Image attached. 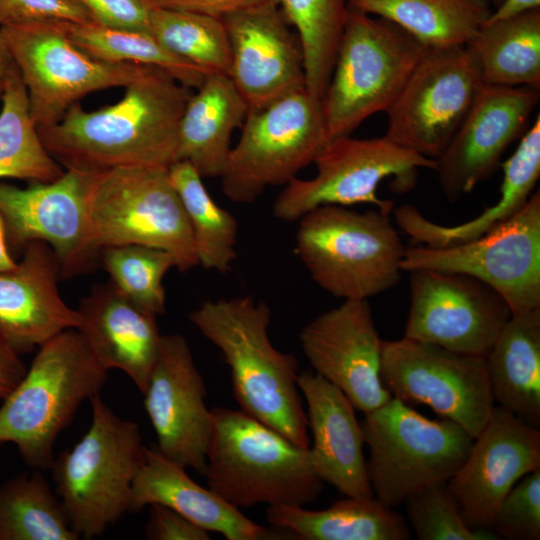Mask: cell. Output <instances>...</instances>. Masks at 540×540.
Masks as SVG:
<instances>
[{"label": "cell", "instance_id": "2e32d148", "mask_svg": "<svg viewBox=\"0 0 540 540\" xmlns=\"http://www.w3.org/2000/svg\"><path fill=\"white\" fill-rule=\"evenodd\" d=\"M409 273L410 306L404 337L486 357L512 316L502 296L462 273L433 269Z\"/></svg>", "mask_w": 540, "mask_h": 540}, {"label": "cell", "instance_id": "484cf974", "mask_svg": "<svg viewBox=\"0 0 540 540\" xmlns=\"http://www.w3.org/2000/svg\"><path fill=\"white\" fill-rule=\"evenodd\" d=\"M185 469L165 457L156 445L145 447L143 462L132 483L130 512L161 504L228 540L290 539L279 529L252 521L211 489L194 482Z\"/></svg>", "mask_w": 540, "mask_h": 540}, {"label": "cell", "instance_id": "f6af8a7d", "mask_svg": "<svg viewBox=\"0 0 540 540\" xmlns=\"http://www.w3.org/2000/svg\"><path fill=\"white\" fill-rule=\"evenodd\" d=\"M270 0H150L153 7L183 10L219 19Z\"/></svg>", "mask_w": 540, "mask_h": 540}, {"label": "cell", "instance_id": "e575fe53", "mask_svg": "<svg viewBox=\"0 0 540 540\" xmlns=\"http://www.w3.org/2000/svg\"><path fill=\"white\" fill-rule=\"evenodd\" d=\"M60 499L42 470L0 485V540H77Z\"/></svg>", "mask_w": 540, "mask_h": 540}, {"label": "cell", "instance_id": "60d3db41", "mask_svg": "<svg viewBox=\"0 0 540 540\" xmlns=\"http://www.w3.org/2000/svg\"><path fill=\"white\" fill-rule=\"evenodd\" d=\"M491 530L510 540L540 539V467L511 488L499 506Z\"/></svg>", "mask_w": 540, "mask_h": 540}, {"label": "cell", "instance_id": "ee69618b", "mask_svg": "<svg viewBox=\"0 0 540 540\" xmlns=\"http://www.w3.org/2000/svg\"><path fill=\"white\" fill-rule=\"evenodd\" d=\"M145 535L151 540H209V532L180 513L161 504H151Z\"/></svg>", "mask_w": 540, "mask_h": 540}, {"label": "cell", "instance_id": "d590c367", "mask_svg": "<svg viewBox=\"0 0 540 540\" xmlns=\"http://www.w3.org/2000/svg\"><path fill=\"white\" fill-rule=\"evenodd\" d=\"M299 37L306 90L321 102L348 15V0H275Z\"/></svg>", "mask_w": 540, "mask_h": 540}, {"label": "cell", "instance_id": "ffe728a7", "mask_svg": "<svg viewBox=\"0 0 540 540\" xmlns=\"http://www.w3.org/2000/svg\"><path fill=\"white\" fill-rule=\"evenodd\" d=\"M314 372L339 388L355 409L371 412L392 395L381 379L383 340L367 300H344L307 323L299 334Z\"/></svg>", "mask_w": 540, "mask_h": 540}, {"label": "cell", "instance_id": "681fc988", "mask_svg": "<svg viewBox=\"0 0 540 540\" xmlns=\"http://www.w3.org/2000/svg\"><path fill=\"white\" fill-rule=\"evenodd\" d=\"M13 64L14 61L0 27V81L4 79Z\"/></svg>", "mask_w": 540, "mask_h": 540}, {"label": "cell", "instance_id": "f907efd6", "mask_svg": "<svg viewBox=\"0 0 540 540\" xmlns=\"http://www.w3.org/2000/svg\"><path fill=\"white\" fill-rule=\"evenodd\" d=\"M492 4H494L496 7H498L502 2L503 0H490Z\"/></svg>", "mask_w": 540, "mask_h": 540}, {"label": "cell", "instance_id": "74e56055", "mask_svg": "<svg viewBox=\"0 0 540 540\" xmlns=\"http://www.w3.org/2000/svg\"><path fill=\"white\" fill-rule=\"evenodd\" d=\"M152 35L170 52L207 74H229L230 42L222 19L154 7L150 17Z\"/></svg>", "mask_w": 540, "mask_h": 540}, {"label": "cell", "instance_id": "e0dca14e", "mask_svg": "<svg viewBox=\"0 0 540 540\" xmlns=\"http://www.w3.org/2000/svg\"><path fill=\"white\" fill-rule=\"evenodd\" d=\"M94 173L66 169L52 182L27 188L0 183V216L8 246L48 244L58 258L61 278L91 270L100 254L91 243L88 225Z\"/></svg>", "mask_w": 540, "mask_h": 540}, {"label": "cell", "instance_id": "4dcf8cb0", "mask_svg": "<svg viewBox=\"0 0 540 540\" xmlns=\"http://www.w3.org/2000/svg\"><path fill=\"white\" fill-rule=\"evenodd\" d=\"M465 47L485 85L540 88V7L484 22Z\"/></svg>", "mask_w": 540, "mask_h": 540}, {"label": "cell", "instance_id": "7c38bea8", "mask_svg": "<svg viewBox=\"0 0 540 540\" xmlns=\"http://www.w3.org/2000/svg\"><path fill=\"white\" fill-rule=\"evenodd\" d=\"M68 23L43 21L1 27L25 84L38 131L56 124L83 96L126 87L150 68L91 56L69 38Z\"/></svg>", "mask_w": 540, "mask_h": 540}, {"label": "cell", "instance_id": "b9f144b4", "mask_svg": "<svg viewBox=\"0 0 540 540\" xmlns=\"http://www.w3.org/2000/svg\"><path fill=\"white\" fill-rule=\"evenodd\" d=\"M43 21L85 24L94 20L79 0H0V27Z\"/></svg>", "mask_w": 540, "mask_h": 540}, {"label": "cell", "instance_id": "cb8c5ba5", "mask_svg": "<svg viewBox=\"0 0 540 540\" xmlns=\"http://www.w3.org/2000/svg\"><path fill=\"white\" fill-rule=\"evenodd\" d=\"M77 311L76 329L98 363L106 371L125 372L144 394L162 336L157 316L134 304L111 281L94 285Z\"/></svg>", "mask_w": 540, "mask_h": 540}, {"label": "cell", "instance_id": "6da1fadb", "mask_svg": "<svg viewBox=\"0 0 540 540\" xmlns=\"http://www.w3.org/2000/svg\"><path fill=\"white\" fill-rule=\"evenodd\" d=\"M115 104L86 111L77 102L39 130L48 152L66 169L169 168L178 161V131L193 94L164 70L150 67Z\"/></svg>", "mask_w": 540, "mask_h": 540}, {"label": "cell", "instance_id": "7402d4cb", "mask_svg": "<svg viewBox=\"0 0 540 540\" xmlns=\"http://www.w3.org/2000/svg\"><path fill=\"white\" fill-rule=\"evenodd\" d=\"M230 42L228 76L249 111L306 89L304 57L275 0L222 19Z\"/></svg>", "mask_w": 540, "mask_h": 540}, {"label": "cell", "instance_id": "52a82bcc", "mask_svg": "<svg viewBox=\"0 0 540 540\" xmlns=\"http://www.w3.org/2000/svg\"><path fill=\"white\" fill-rule=\"evenodd\" d=\"M429 49L393 22L349 6L321 100L328 139L350 136L367 118L386 112Z\"/></svg>", "mask_w": 540, "mask_h": 540}, {"label": "cell", "instance_id": "d6a6232c", "mask_svg": "<svg viewBox=\"0 0 540 540\" xmlns=\"http://www.w3.org/2000/svg\"><path fill=\"white\" fill-rule=\"evenodd\" d=\"M0 111V179L48 183L63 173L62 165L45 148L32 119L20 72L12 65L3 79Z\"/></svg>", "mask_w": 540, "mask_h": 540}, {"label": "cell", "instance_id": "f35d334b", "mask_svg": "<svg viewBox=\"0 0 540 540\" xmlns=\"http://www.w3.org/2000/svg\"><path fill=\"white\" fill-rule=\"evenodd\" d=\"M100 252L110 281L123 295L155 316L165 313L163 278L176 267L170 253L139 244L109 246Z\"/></svg>", "mask_w": 540, "mask_h": 540}, {"label": "cell", "instance_id": "d4e9b609", "mask_svg": "<svg viewBox=\"0 0 540 540\" xmlns=\"http://www.w3.org/2000/svg\"><path fill=\"white\" fill-rule=\"evenodd\" d=\"M313 437L309 447L319 477L346 497H374L363 455L364 436L355 408L335 385L315 372L298 374Z\"/></svg>", "mask_w": 540, "mask_h": 540}, {"label": "cell", "instance_id": "4316f807", "mask_svg": "<svg viewBox=\"0 0 540 540\" xmlns=\"http://www.w3.org/2000/svg\"><path fill=\"white\" fill-rule=\"evenodd\" d=\"M504 176L497 202L473 219L456 225L428 220L414 206L404 204L394 210L396 224L415 245L448 247L475 239L516 215L528 202L540 176V115L521 137L504 163Z\"/></svg>", "mask_w": 540, "mask_h": 540}, {"label": "cell", "instance_id": "836d02e7", "mask_svg": "<svg viewBox=\"0 0 540 540\" xmlns=\"http://www.w3.org/2000/svg\"><path fill=\"white\" fill-rule=\"evenodd\" d=\"M168 172L190 223L198 264L219 273L230 271L237 258V220L212 199L189 162L176 161Z\"/></svg>", "mask_w": 540, "mask_h": 540}, {"label": "cell", "instance_id": "9a60e30c", "mask_svg": "<svg viewBox=\"0 0 540 540\" xmlns=\"http://www.w3.org/2000/svg\"><path fill=\"white\" fill-rule=\"evenodd\" d=\"M484 86L465 46L430 48L386 111L385 137L436 160Z\"/></svg>", "mask_w": 540, "mask_h": 540}, {"label": "cell", "instance_id": "8fae6325", "mask_svg": "<svg viewBox=\"0 0 540 540\" xmlns=\"http://www.w3.org/2000/svg\"><path fill=\"white\" fill-rule=\"evenodd\" d=\"M313 163L314 177L294 178L277 196L273 204L277 219L298 221L323 205L372 204L390 214L394 203L379 197V185L393 177L396 190L407 191L414 185L419 169L436 168V160L405 149L385 136L357 139L350 135L329 140Z\"/></svg>", "mask_w": 540, "mask_h": 540}, {"label": "cell", "instance_id": "83f0119b", "mask_svg": "<svg viewBox=\"0 0 540 540\" xmlns=\"http://www.w3.org/2000/svg\"><path fill=\"white\" fill-rule=\"evenodd\" d=\"M248 111L228 75L208 74L181 117L178 161L189 162L202 178L220 177L232 148V134Z\"/></svg>", "mask_w": 540, "mask_h": 540}, {"label": "cell", "instance_id": "7dc6e473", "mask_svg": "<svg viewBox=\"0 0 540 540\" xmlns=\"http://www.w3.org/2000/svg\"><path fill=\"white\" fill-rule=\"evenodd\" d=\"M538 7H540V0H503L486 21L503 19Z\"/></svg>", "mask_w": 540, "mask_h": 540}, {"label": "cell", "instance_id": "f1b7e54d", "mask_svg": "<svg viewBox=\"0 0 540 540\" xmlns=\"http://www.w3.org/2000/svg\"><path fill=\"white\" fill-rule=\"evenodd\" d=\"M498 406L540 426V308L512 314L485 357Z\"/></svg>", "mask_w": 540, "mask_h": 540}, {"label": "cell", "instance_id": "816d5d0a", "mask_svg": "<svg viewBox=\"0 0 540 540\" xmlns=\"http://www.w3.org/2000/svg\"><path fill=\"white\" fill-rule=\"evenodd\" d=\"M2 91H3V80L0 81V97H1Z\"/></svg>", "mask_w": 540, "mask_h": 540}, {"label": "cell", "instance_id": "d6986e66", "mask_svg": "<svg viewBox=\"0 0 540 540\" xmlns=\"http://www.w3.org/2000/svg\"><path fill=\"white\" fill-rule=\"evenodd\" d=\"M531 86L485 85L452 140L436 159L439 185L449 201L470 193L501 166L506 149L526 132L539 102Z\"/></svg>", "mask_w": 540, "mask_h": 540}, {"label": "cell", "instance_id": "8d00e7d4", "mask_svg": "<svg viewBox=\"0 0 540 540\" xmlns=\"http://www.w3.org/2000/svg\"><path fill=\"white\" fill-rule=\"evenodd\" d=\"M68 35L76 46L95 58L158 68L191 89H198L208 75L170 52L151 32L111 29L92 21L69 22Z\"/></svg>", "mask_w": 540, "mask_h": 540}, {"label": "cell", "instance_id": "7bdbcfd3", "mask_svg": "<svg viewBox=\"0 0 540 540\" xmlns=\"http://www.w3.org/2000/svg\"><path fill=\"white\" fill-rule=\"evenodd\" d=\"M93 20L118 30L151 32L150 17L154 8L150 0H79Z\"/></svg>", "mask_w": 540, "mask_h": 540}, {"label": "cell", "instance_id": "3957f363", "mask_svg": "<svg viewBox=\"0 0 540 540\" xmlns=\"http://www.w3.org/2000/svg\"><path fill=\"white\" fill-rule=\"evenodd\" d=\"M208 488L236 508L304 505L323 489L309 448L300 447L246 414L211 408Z\"/></svg>", "mask_w": 540, "mask_h": 540}, {"label": "cell", "instance_id": "ba28073f", "mask_svg": "<svg viewBox=\"0 0 540 540\" xmlns=\"http://www.w3.org/2000/svg\"><path fill=\"white\" fill-rule=\"evenodd\" d=\"M366 470L373 494L396 507L431 485L447 483L466 460L474 437L454 421L431 420L391 397L365 413Z\"/></svg>", "mask_w": 540, "mask_h": 540}, {"label": "cell", "instance_id": "1f68e13d", "mask_svg": "<svg viewBox=\"0 0 540 540\" xmlns=\"http://www.w3.org/2000/svg\"><path fill=\"white\" fill-rule=\"evenodd\" d=\"M490 0H348L398 25L429 48L465 46L492 14Z\"/></svg>", "mask_w": 540, "mask_h": 540}, {"label": "cell", "instance_id": "5b68a950", "mask_svg": "<svg viewBox=\"0 0 540 540\" xmlns=\"http://www.w3.org/2000/svg\"><path fill=\"white\" fill-rule=\"evenodd\" d=\"M298 221L296 254L331 295L367 300L400 281L406 248L389 214L323 205Z\"/></svg>", "mask_w": 540, "mask_h": 540}, {"label": "cell", "instance_id": "7a4b0ae2", "mask_svg": "<svg viewBox=\"0 0 540 540\" xmlns=\"http://www.w3.org/2000/svg\"><path fill=\"white\" fill-rule=\"evenodd\" d=\"M189 320L222 352L240 410L309 448L307 416L297 385L298 360L271 343L269 305L250 296L206 300Z\"/></svg>", "mask_w": 540, "mask_h": 540}, {"label": "cell", "instance_id": "277c9868", "mask_svg": "<svg viewBox=\"0 0 540 540\" xmlns=\"http://www.w3.org/2000/svg\"><path fill=\"white\" fill-rule=\"evenodd\" d=\"M106 380L107 371L76 328L53 336L38 347L24 377L3 400L0 444L14 443L33 469H50L58 435Z\"/></svg>", "mask_w": 540, "mask_h": 540}, {"label": "cell", "instance_id": "603a6c76", "mask_svg": "<svg viewBox=\"0 0 540 540\" xmlns=\"http://www.w3.org/2000/svg\"><path fill=\"white\" fill-rule=\"evenodd\" d=\"M23 248L15 267L0 271V335L18 355L79 324L77 309L69 307L59 293L60 265L55 252L41 241Z\"/></svg>", "mask_w": 540, "mask_h": 540}, {"label": "cell", "instance_id": "f546056e", "mask_svg": "<svg viewBox=\"0 0 540 540\" xmlns=\"http://www.w3.org/2000/svg\"><path fill=\"white\" fill-rule=\"evenodd\" d=\"M273 528L300 540H407L411 533L402 515L375 497H346L323 510L302 505L267 507Z\"/></svg>", "mask_w": 540, "mask_h": 540}, {"label": "cell", "instance_id": "9c48e42d", "mask_svg": "<svg viewBox=\"0 0 540 540\" xmlns=\"http://www.w3.org/2000/svg\"><path fill=\"white\" fill-rule=\"evenodd\" d=\"M168 169L120 167L94 173L88 225L97 251L139 244L167 251L181 272L199 265L190 223Z\"/></svg>", "mask_w": 540, "mask_h": 540}, {"label": "cell", "instance_id": "44dd1931", "mask_svg": "<svg viewBox=\"0 0 540 540\" xmlns=\"http://www.w3.org/2000/svg\"><path fill=\"white\" fill-rule=\"evenodd\" d=\"M539 467V429L497 405L474 438L466 460L446 484L466 525L491 529L511 488Z\"/></svg>", "mask_w": 540, "mask_h": 540}, {"label": "cell", "instance_id": "5bb4252c", "mask_svg": "<svg viewBox=\"0 0 540 540\" xmlns=\"http://www.w3.org/2000/svg\"><path fill=\"white\" fill-rule=\"evenodd\" d=\"M381 379L390 394L405 403L430 407L456 422L474 438L495 406L486 359L454 352L403 336L384 341Z\"/></svg>", "mask_w": 540, "mask_h": 540}, {"label": "cell", "instance_id": "bcb514c9", "mask_svg": "<svg viewBox=\"0 0 540 540\" xmlns=\"http://www.w3.org/2000/svg\"><path fill=\"white\" fill-rule=\"evenodd\" d=\"M26 371L19 355L0 335V401L14 390Z\"/></svg>", "mask_w": 540, "mask_h": 540}, {"label": "cell", "instance_id": "c3c4849f", "mask_svg": "<svg viewBox=\"0 0 540 540\" xmlns=\"http://www.w3.org/2000/svg\"><path fill=\"white\" fill-rule=\"evenodd\" d=\"M8 250L5 227L0 216V271L10 270L16 266Z\"/></svg>", "mask_w": 540, "mask_h": 540}, {"label": "cell", "instance_id": "30bf717a", "mask_svg": "<svg viewBox=\"0 0 540 540\" xmlns=\"http://www.w3.org/2000/svg\"><path fill=\"white\" fill-rule=\"evenodd\" d=\"M220 175L225 196L253 203L267 187L288 184L329 141L321 102L306 89L248 111Z\"/></svg>", "mask_w": 540, "mask_h": 540}, {"label": "cell", "instance_id": "ac0fdd59", "mask_svg": "<svg viewBox=\"0 0 540 540\" xmlns=\"http://www.w3.org/2000/svg\"><path fill=\"white\" fill-rule=\"evenodd\" d=\"M144 406L157 437L156 447L168 459L204 475L212 433L206 387L183 335H162Z\"/></svg>", "mask_w": 540, "mask_h": 540}, {"label": "cell", "instance_id": "ab89813d", "mask_svg": "<svg viewBox=\"0 0 540 540\" xmlns=\"http://www.w3.org/2000/svg\"><path fill=\"white\" fill-rule=\"evenodd\" d=\"M409 521L420 540H496L491 529H471L446 483L412 494L405 501Z\"/></svg>", "mask_w": 540, "mask_h": 540}, {"label": "cell", "instance_id": "4fadbf2b", "mask_svg": "<svg viewBox=\"0 0 540 540\" xmlns=\"http://www.w3.org/2000/svg\"><path fill=\"white\" fill-rule=\"evenodd\" d=\"M401 269L477 278L502 296L512 314L540 308V191L512 218L475 239L441 248H406Z\"/></svg>", "mask_w": 540, "mask_h": 540}, {"label": "cell", "instance_id": "8992f818", "mask_svg": "<svg viewBox=\"0 0 540 540\" xmlns=\"http://www.w3.org/2000/svg\"><path fill=\"white\" fill-rule=\"evenodd\" d=\"M90 402L88 431L50 468L70 525L84 539L101 536L130 511L132 483L145 449L136 422L117 416L99 394Z\"/></svg>", "mask_w": 540, "mask_h": 540}]
</instances>
